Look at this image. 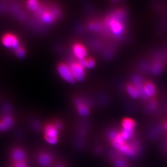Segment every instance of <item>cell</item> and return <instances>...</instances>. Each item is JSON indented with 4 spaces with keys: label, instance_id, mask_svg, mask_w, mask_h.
I'll list each match as a JSON object with an SVG mask.
<instances>
[{
    "label": "cell",
    "instance_id": "cell-1",
    "mask_svg": "<svg viewBox=\"0 0 167 167\" xmlns=\"http://www.w3.org/2000/svg\"><path fill=\"white\" fill-rule=\"evenodd\" d=\"M121 13H116L107 21V25L112 34L119 35L123 33V26L122 23Z\"/></svg>",
    "mask_w": 167,
    "mask_h": 167
},
{
    "label": "cell",
    "instance_id": "cell-2",
    "mask_svg": "<svg viewBox=\"0 0 167 167\" xmlns=\"http://www.w3.org/2000/svg\"><path fill=\"white\" fill-rule=\"evenodd\" d=\"M58 72L61 78L66 82L74 84L76 80L74 78L70 67L66 63H60L57 67Z\"/></svg>",
    "mask_w": 167,
    "mask_h": 167
},
{
    "label": "cell",
    "instance_id": "cell-3",
    "mask_svg": "<svg viewBox=\"0 0 167 167\" xmlns=\"http://www.w3.org/2000/svg\"><path fill=\"white\" fill-rule=\"evenodd\" d=\"M45 139L49 144H55L58 141V131L55 125L48 124L44 128Z\"/></svg>",
    "mask_w": 167,
    "mask_h": 167
},
{
    "label": "cell",
    "instance_id": "cell-4",
    "mask_svg": "<svg viewBox=\"0 0 167 167\" xmlns=\"http://www.w3.org/2000/svg\"><path fill=\"white\" fill-rule=\"evenodd\" d=\"M1 42L6 48L15 49L19 46V40L14 34L6 33L1 37Z\"/></svg>",
    "mask_w": 167,
    "mask_h": 167
},
{
    "label": "cell",
    "instance_id": "cell-5",
    "mask_svg": "<svg viewBox=\"0 0 167 167\" xmlns=\"http://www.w3.org/2000/svg\"><path fill=\"white\" fill-rule=\"evenodd\" d=\"M74 78L76 81H82L86 76L85 69L78 62H73L69 66Z\"/></svg>",
    "mask_w": 167,
    "mask_h": 167
},
{
    "label": "cell",
    "instance_id": "cell-6",
    "mask_svg": "<svg viewBox=\"0 0 167 167\" xmlns=\"http://www.w3.org/2000/svg\"><path fill=\"white\" fill-rule=\"evenodd\" d=\"M72 51L74 55L78 60L86 59L85 58L87 55V50L85 46L79 42L75 43L73 45Z\"/></svg>",
    "mask_w": 167,
    "mask_h": 167
},
{
    "label": "cell",
    "instance_id": "cell-7",
    "mask_svg": "<svg viewBox=\"0 0 167 167\" xmlns=\"http://www.w3.org/2000/svg\"><path fill=\"white\" fill-rule=\"evenodd\" d=\"M59 12L56 9H53L51 11L44 12L41 17L42 20L44 23L50 24L54 22Z\"/></svg>",
    "mask_w": 167,
    "mask_h": 167
},
{
    "label": "cell",
    "instance_id": "cell-8",
    "mask_svg": "<svg viewBox=\"0 0 167 167\" xmlns=\"http://www.w3.org/2000/svg\"><path fill=\"white\" fill-rule=\"evenodd\" d=\"M77 110L78 113L82 116H86L89 113V109L85 102L80 99H77L75 102Z\"/></svg>",
    "mask_w": 167,
    "mask_h": 167
},
{
    "label": "cell",
    "instance_id": "cell-9",
    "mask_svg": "<svg viewBox=\"0 0 167 167\" xmlns=\"http://www.w3.org/2000/svg\"><path fill=\"white\" fill-rule=\"evenodd\" d=\"M143 90L147 97H153L156 94V89L155 86L150 83H147L144 86Z\"/></svg>",
    "mask_w": 167,
    "mask_h": 167
},
{
    "label": "cell",
    "instance_id": "cell-10",
    "mask_svg": "<svg viewBox=\"0 0 167 167\" xmlns=\"http://www.w3.org/2000/svg\"><path fill=\"white\" fill-rule=\"evenodd\" d=\"M127 91L130 97L134 99L138 98L140 95L139 90L134 86L129 85L127 87Z\"/></svg>",
    "mask_w": 167,
    "mask_h": 167
},
{
    "label": "cell",
    "instance_id": "cell-11",
    "mask_svg": "<svg viewBox=\"0 0 167 167\" xmlns=\"http://www.w3.org/2000/svg\"><path fill=\"white\" fill-rule=\"evenodd\" d=\"M122 124L123 128H125V129L134 130L136 126V123L134 121L130 118H125L122 121Z\"/></svg>",
    "mask_w": 167,
    "mask_h": 167
},
{
    "label": "cell",
    "instance_id": "cell-12",
    "mask_svg": "<svg viewBox=\"0 0 167 167\" xmlns=\"http://www.w3.org/2000/svg\"><path fill=\"white\" fill-rule=\"evenodd\" d=\"M120 134L125 140H128L133 136L134 130L123 128Z\"/></svg>",
    "mask_w": 167,
    "mask_h": 167
},
{
    "label": "cell",
    "instance_id": "cell-13",
    "mask_svg": "<svg viewBox=\"0 0 167 167\" xmlns=\"http://www.w3.org/2000/svg\"><path fill=\"white\" fill-rule=\"evenodd\" d=\"M52 161V159L50 155L47 154H44L42 155L40 158V162L42 165L45 166H47L49 165L51 163Z\"/></svg>",
    "mask_w": 167,
    "mask_h": 167
},
{
    "label": "cell",
    "instance_id": "cell-14",
    "mask_svg": "<svg viewBox=\"0 0 167 167\" xmlns=\"http://www.w3.org/2000/svg\"><path fill=\"white\" fill-rule=\"evenodd\" d=\"M96 65V61L92 58L85 59V66L87 68H93Z\"/></svg>",
    "mask_w": 167,
    "mask_h": 167
},
{
    "label": "cell",
    "instance_id": "cell-15",
    "mask_svg": "<svg viewBox=\"0 0 167 167\" xmlns=\"http://www.w3.org/2000/svg\"><path fill=\"white\" fill-rule=\"evenodd\" d=\"M16 55L20 58H22L26 54V51L24 48L21 46H19L17 48L14 49Z\"/></svg>",
    "mask_w": 167,
    "mask_h": 167
},
{
    "label": "cell",
    "instance_id": "cell-16",
    "mask_svg": "<svg viewBox=\"0 0 167 167\" xmlns=\"http://www.w3.org/2000/svg\"><path fill=\"white\" fill-rule=\"evenodd\" d=\"M27 7L31 10H37L39 7V4L36 1H30L27 4Z\"/></svg>",
    "mask_w": 167,
    "mask_h": 167
},
{
    "label": "cell",
    "instance_id": "cell-17",
    "mask_svg": "<svg viewBox=\"0 0 167 167\" xmlns=\"http://www.w3.org/2000/svg\"><path fill=\"white\" fill-rule=\"evenodd\" d=\"M89 27L90 30L93 31H98L100 30L102 28V27L100 24L95 23V22L91 23L89 24Z\"/></svg>",
    "mask_w": 167,
    "mask_h": 167
},
{
    "label": "cell",
    "instance_id": "cell-18",
    "mask_svg": "<svg viewBox=\"0 0 167 167\" xmlns=\"http://www.w3.org/2000/svg\"><path fill=\"white\" fill-rule=\"evenodd\" d=\"M162 70V66L160 63H156L153 67V71L154 73L158 74L160 73Z\"/></svg>",
    "mask_w": 167,
    "mask_h": 167
},
{
    "label": "cell",
    "instance_id": "cell-19",
    "mask_svg": "<svg viewBox=\"0 0 167 167\" xmlns=\"http://www.w3.org/2000/svg\"><path fill=\"white\" fill-rule=\"evenodd\" d=\"M165 128L166 129V130H167V122L165 123Z\"/></svg>",
    "mask_w": 167,
    "mask_h": 167
}]
</instances>
